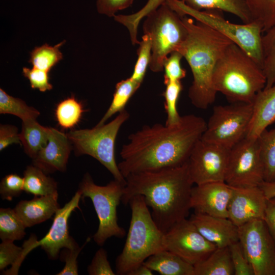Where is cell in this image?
Here are the masks:
<instances>
[{
  "mask_svg": "<svg viewBox=\"0 0 275 275\" xmlns=\"http://www.w3.org/2000/svg\"><path fill=\"white\" fill-rule=\"evenodd\" d=\"M125 179L121 202L127 205L133 197L143 196L163 233L188 215L194 183L187 161L178 166L133 173Z\"/></svg>",
  "mask_w": 275,
  "mask_h": 275,
  "instance_id": "obj_2",
  "label": "cell"
},
{
  "mask_svg": "<svg viewBox=\"0 0 275 275\" xmlns=\"http://www.w3.org/2000/svg\"><path fill=\"white\" fill-rule=\"evenodd\" d=\"M141 84L129 77L118 82L115 88L112 102L104 116L96 125L100 126L116 113L125 109V107L132 96L140 87Z\"/></svg>",
  "mask_w": 275,
  "mask_h": 275,
  "instance_id": "obj_28",
  "label": "cell"
},
{
  "mask_svg": "<svg viewBox=\"0 0 275 275\" xmlns=\"http://www.w3.org/2000/svg\"><path fill=\"white\" fill-rule=\"evenodd\" d=\"M189 219L200 233L217 248L228 247L239 241L238 227L228 218L194 212Z\"/></svg>",
  "mask_w": 275,
  "mask_h": 275,
  "instance_id": "obj_19",
  "label": "cell"
},
{
  "mask_svg": "<svg viewBox=\"0 0 275 275\" xmlns=\"http://www.w3.org/2000/svg\"><path fill=\"white\" fill-rule=\"evenodd\" d=\"M23 247H19L11 240H2L0 244V270H3L9 265L10 269L5 274H18L19 268L23 260Z\"/></svg>",
  "mask_w": 275,
  "mask_h": 275,
  "instance_id": "obj_35",
  "label": "cell"
},
{
  "mask_svg": "<svg viewBox=\"0 0 275 275\" xmlns=\"http://www.w3.org/2000/svg\"><path fill=\"white\" fill-rule=\"evenodd\" d=\"M12 144H21L20 133L14 125L1 124L0 126V151Z\"/></svg>",
  "mask_w": 275,
  "mask_h": 275,
  "instance_id": "obj_46",
  "label": "cell"
},
{
  "mask_svg": "<svg viewBox=\"0 0 275 275\" xmlns=\"http://www.w3.org/2000/svg\"><path fill=\"white\" fill-rule=\"evenodd\" d=\"M187 7L198 11L214 10L230 13L243 23L252 22L251 15L244 0H178Z\"/></svg>",
  "mask_w": 275,
  "mask_h": 275,
  "instance_id": "obj_23",
  "label": "cell"
},
{
  "mask_svg": "<svg viewBox=\"0 0 275 275\" xmlns=\"http://www.w3.org/2000/svg\"><path fill=\"white\" fill-rule=\"evenodd\" d=\"M206 127L201 117H181L176 123L144 125L130 134L123 145L119 169L125 177L130 174L176 167L186 162Z\"/></svg>",
  "mask_w": 275,
  "mask_h": 275,
  "instance_id": "obj_1",
  "label": "cell"
},
{
  "mask_svg": "<svg viewBox=\"0 0 275 275\" xmlns=\"http://www.w3.org/2000/svg\"><path fill=\"white\" fill-rule=\"evenodd\" d=\"M126 110L119 112L112 121L91 129L71 130L66 134L76 156L88 155L101 163L116 179L126 184L115 156V144L122 125L129 119Z\"/></svg>",
  "mask_w": 275,
  "mask_h": 275,
  "instance_id": "obj_6",
  "label": "cell"
},
{
  "mask_svg": "<svg viewBox=\"0 0 275 275\" xmlns=\"http://www.w3.org/2000/svg\"><path fill=\"white\" fill-rule=\"evenodd\" d=\"M252 112V103L215 106L201 139L230 149L246 136Z\"/></svg>",
  "mask_w": 275,
  "mask_h": 275,
  "instance_id": "obj_10",
  "label": "cell"
},
{
  "mask_svg": "<svg viewBox=\"0 0 275 275\" xmlns=\"http://www.w3.org/2000/svg\"><path fill=\"white\" fill-rule=\"evenodd\" d=\"M125 184L114 179L106 185L95 184L87 173L79 184L81 199H91L97 214L99 226L93 236L98 245H103L112 237L123 238L126 231L118 223L117 208L121 201Z\"/></svg>",
  "mask_w": 275,
  "mask_h": 275,
  "instance_id": "obj_8",
  "label": "cell"
},
{
  "mask_svg": "<svg viewBox=\"0 0 275 275\" xmlns=\"http://www.w3.org/2000/svg\"><path fill=\"white\" fill-rule=\"evenodd\" d=\"M258 141L263 170L264 181H275V127L263 131Z\"/></svg>",
  "mask_w": 275,
  "mask_h": 275,
  "instance_id": "obj_27",
  "label": "cell"
},
{
  "mask_svg": "<svg viewBox=\"0 0 275 275\" xmlns=\"http://www.w3.org/2000/svg\"><path fill=\"white\" fill-rule=\"evenodd\" d=\"M259 186L263 191L267 199L275 197V182H267L263 181L259 185Z\"/></svg>",
  "mask_w": 275,
  "mask_h": 275,
  "instance_id": "obj_48",
  "label": "cell"
},
{
  "mask_svg": "<svg viewBox=\"0 0 275 275\" xmlns=\"http://www.w3.org/2000/svg\"><path fill=\"white\" fill-rule=\"evenodd\" d=\"M232 187L225 182H212L193 186L190 207L195 213L228 218Z\"/></svg>",
  "mask_w": 275,
  "mask_h": 275,
  "instance_id": "obj_17",
  "label": "cell"
},
{
  "mask_svg": "<svg viewBox=\"0 0 275 275\" xmlns=\"http://www.w3.org/2000/svg\"><path fill=\"white\" fill-rule=\"evenodd\" d=\"M49 127L40 124L36 119L22 121L20 139L24 152L34 159L47 144Z\"/></svg>",
  "mask_w": 275,
  "mask_h": 275,
  "instance_id": "obj_24",
  "label": "cell"
},
{
  "mask_svg": "<svg viewBox=\"0 0 275 275\" xmlns=\"http://www.w3.org/2000/svg\"><path fill=\"white\" fill-rule=\"evenodd\" d=\"M128 204L131 211L129 227L115 263L116 273L119 275H128L150 256L164 250V233L153 220L144 197L134 196Z\"/></svg>",
  "mask_w": 275,
  "mask_h": 275,
  "instance_id": "obj_5",
  "label": "cell"
},
{
  "mask_svg": "<svg viewBox=\"0 0 275 275\" xmlns=\"http://www.w3.org/2000/svg\"><path fill=\"white\" fill-rule=\"evenodd\" d=\"M234 275H255L253 268L247 259L239 241L229 246Z\"/></svg>",
  "mask_w": 275,
  "mask_h": 275,
  "instance_id": "obj_41",
  "label": "cell"
},
{
  "mask_svg": "<svg viewBox=\"0 0 275 275\" xmlns=\"http://www.w3.org/2000/svg\"><path fill=\"white\" fill-rule=\"evenodd\" d=\"M231 187L228 218L238 227L254 220H264L267 199L261 187Z\"/></svg>",
  "mask_w": 275,
  "mask_h": 275,
  "instance_id": "obj_16",
  "label": "cell"
},
{
  "mask_svg": "<svg viewBox=\"0 0 275 275\" xmlns=\"http://www.w3.org/2000/svg\"><path fill=\"white\" fill-rule=\"evenodd\" d=\"M144 263L153 271L161 275H194L193 265L167 250L154 254Z\"/></svg>",
  "mask_w": 275,
  "mask_h": 275,
  "instance_id": "obj_22",
  "label": "cell"
},
{
  "mask_svg": "<svg viewBox=\"0 0 275 275\" xmlns=\"http://www.w3.org/2000/svg\"><path fill=\"white\" fill-rule=\"evenodd\" d=\"M165 2L181 16H190L229 38L263 68L262 32L256 23H233L225 19L220 11H198L178 0H166Z\"/></svg>",
  "mask_w": 275,
  "mask_h": 275,
  "instance_id": "obj_9",
  "label": "cell"
},
{
  "mask_svg": "<svg viewBox=\"0 0 275 275\" xmlns=\"http://www.w3.org/2000/svg\"><path fill=\"white\" fill-rule=\"evenodd\" d=\"M62 41L54 46L44 44L36 47L30 53L29 62L33 67L49 72L51 68L63 59L60 48L64 43Z\"/></svg>",
  "mask_w": 275,
  "mask_h": 275,
  "instance_id": "obj_33",
  "label": "cell"
},
{
  "mask_svg": "<svg viewBox=\"0 0 275 275\" xmlns=\"http://www.w3.org/2000/svg\"><path fill=\"white\" fill-rule=\"evenodd\" d=\"M264 221L275 241V197L267 199Z\"/></svg>",
  "mask_w": 275,
  "mask_h": 275,
  "instance_id": "obj_47",
  "label": "cell"
},
{
  "mask_svg": "<svg viewBox=\"0 0 275 275\" xmlns=\"http://www.w3.org/2000/svg\"><path fill=\"white\" fill-rule=\"evenodd\" d=\"M26 228L14 209H0V238L2 240H20L25 235Z\"/></svg>",
  "mask_w": 275,
  "mask_h": 275,
  "instance_id": "obj_29",
  "label": "cell"
},
{
  "mask_svg": "<svg viewBox=\"0 0 275 275\" xmlns=\"http://www.w3.org/2000/svg\"><path fill=\"white\" fill-rule=\"evenodd\" d=\"M262 36L263 71L266 82L264 88L275 85V24Z\"/></svg>",
  "mask_w": 275,
  "mask_h": 275,
  "instance_id": "obj_32",
  "label": "cell"
},
{
  "mask_svg": "<svg viewBox=\"0 0 275 275\" xmlns=\"http://www.w3.org/2000/svg\"><path fill=\"white\" fill-rule=\"evenodd\" d=\"M263 181L258 139L245 136L230 150L225 182L245 187L259 186Z\"/></svg>",
  "mask_w": 275,
  "mask_h": 275,
  "instance_id": "obj_11",
  "label": "cell"
},
{
  "mask_svg": "<svg viewBox=\"0 0 275 275\" xmlns=\"http://www.w3.org/2000/svg\"><path fill=\"white\" fill-rule=\"evenodd\" d=\"M84 112L82 104L71 96L57 105L55 115L59 125L63 128L68 129L78 123Z\"/></svg>",
  "mask_w": 275,
  "mask_h": 275,
  "instance_id": "obj_34",
  "label": "cell"
},
{
  "mask_svg": "<svg viewBox=\"0 0 275 275\" xmlns=\"http://www.w3.org/2000/svg\"><path fill=\"white\" fill-rule=\"evenodd\" d=\"M163 242L164 250L176 254L194 266L217 248L186 218L176 223L164 233Z\"/></svg>",
  "mask_w": 275,
  "mask_h": 275,
  "instance_id": "obj_13",
  "label": "cell"
},
{
  "mask_svg": "<svg viewBox=\"0 0 275 275\" xmlns=\"http://www.w3.org/2000/svg\"><path fill=\"white\" fill-rule=\"evenodd\" d=\"M153 271L144 263L131 271L128 275H153Z\"/></svg>",
  "mask_w": 275,
  "mask_h": 275,
  "instance_id": "obj_49",
  "label": "cell"
},
{
  "mask_svg": "<svg viewBox=\"0 0 275 275\" xmlns=\"http://www.w3.org/2000/svg\"><path fill=\"white\" fill-rule=\"evenodd\" d=\"M275 182V181H274Z\"/></svg>",
  "mask_w": 275,
  "mask_h": 275,
  "instance_id": "obj_50",
  "label": "cell"
},
{
  "mask_svg": "<svg viewBox=\"0 0 275 275\" xmlns=\"http://www.w3.org/2000/svg\"><path fill=\"white\" fill-rule=\"evenodd\" d=\"M139 44L137 61L133 73L130 77L142 84L151 60L152 44L149 36L144 34Z\"/></svg>",
  "mask_w": 275,
  "mask_h": 275,
  "instance_id": "obj_38",
  "label": "cell"
},
{
  "mask_svg": "<svg viewBox=\"0 0 275 275\" xmlns=\"http://www.w3.org/2000/svg\"><path fill=\"white\" fill-rule=\"evenodd\" d=\"M229 246L217 248L206 259L194 266V275H234Z\"/></svg>",
  "mask_w": 275,
  "mask_h": 275,
  "instance_id": "obj_25",
  "label": "cell"
},
{
  "mask_svg": "<svg viewBox=\"0 0 275 275\" xmlns=\"http://www.w3.org/2000/svg\"><path fill=\"white\" fill-rule=\"evenodd\" d=\"M134 0H96V8L100 14L114 17L119 11L130 7Z\"/></svg>",
  "mask_w": 275,
  "mask_h": 275,
  "instance_id": "obj_45",
  "label": "cell"
},
{
  "mask_svg": "<svg viewBox=\"0 0 275 275\" xmlns=\"http://www.w3.org/2000/svg\"><path fill=\"white\" fill-rule=\"evenodd\" d=\"M0 114H11L17 116L22 121L36 119L40 112L30 106L20 98L14 97L0 89Z\"/></svg>",
  "mask_w": 275,
  "mask_h": 275,
  "instance_id": "obj_31",
  "label": "cell"
},
{
  "mask_svg": "<svg viewBox=\"0 0 275 275\" xmlns=\"http://www.w3.org/2000/svg\"><path fill=\"white\" fill-rule=\"evenodd\" d=\"M24 179L16 174L6 175L0 183V195L2 199L11 201L20 196L24 191Z\"/></svg>",
  "mask_w": 275,
  "mask_h": 275,
  "instance_id": "obj_40",
  "label": "cell"
},
{
  "mask_svg": "<svg viewBox=\"0 0 275 275\" xmlns=\"http://www.w3.org/2000/svg\"><path fill=\"white\" fill-rule=\"evenodd\" d=\"M90 275H115L107 258L105 249L100 248L95 253L90 264L87 268Z\"/></svg>",
  "mask_w": 275,
  "mask_h": 275,
  "instance_id": "obj_42",
  "label": "cell"
},
{
  "mask_svg": "<svg viewBox=\"0 0 275 275\" xmlns=\"http://www.w3.org/2000/svg\"><path fill=\"white\" fill-rule=\"evenodd\" d=\"M213 85L232 103H252L266 79L262 68L234 43L224 50L215 66Z\"/></svg>",
  "mask_w": 275,
  "mask_h": 275,
  "instance_id": "obj_4",
  "label": "cell"
},
{
  "mask_svg": "<svg viewBox=\"0 0 275 275\" xmlns=\"http://www.w3.org/2000/svg\"><path fill=\"white\" fill-rule=\"evenodd\" d=\"M22 73L29 80L32 89H38L41 92L52 89V85L49 82L48 72L35 67L31 69L23 67Z\"/></svg>",
  "mask_w": 275,
  "mask_h": 275,
  "instance_id": "obj_43",
  "label": "cell"
},
{
  "mask_svg": "<svg viewBox=\"0 0 275 275\" xmlns=\"http://www.w3.org/2000/svg\"><path fill=\"white\" fill-rule=\"evenodd\" d=\"M252 105V116L246 137L257 139L275 122V85L259 91Z\"/></svg>",
  "mask_w": 275,
  "mask_h": 275,
  "instance_id": "obj_21",
  "label": "cell"
},
{
  "mask_svg": "<svg viewBox=\"0 0 275 275\" xmlns=\"http://www.w3.org/2000/svg\"><path fill=\"white\" fill-rule=\"evenodd\" d=\"M182 20L187 35L177 51L186 60L192 72L193 80L188 96L194 106L206 109L214 102L217 94L212 81L215 66L224 50L233 42L187 15L183 16Z\"/></svg>",
  "mask_w": 275,
  "mask_h": 275,
  "instance_id": "obj_3",
  "label": "cell"
},
{
  "mask_svg": "<svg viewBox=\"0 0 275 275\" xmlns=\"http://www.w3.org/2000/svg\"><path fill=\"white\" fill-rule=\"evenodd\" d=\"M81 194L78 190L71 199L54 214L51 226L46 235L37 240L35 235H32L23 244L25 253L28 255L31 251L40 246L52 260L57 259L62 249H74L79 245L69 233L68 219L75 209H79V203Z\"/></svg>",
  "mask_w": 275,
  "mask_h": 275,
  "instance_id": "obj_15",
  "label": "cell"
},
{
  "mask_svg": "<svg viewBox=\"0 0 275 275\" xmlns=\"http://www.w3.org/2000/svg\"><path fill=\"white\" fill-rule=\"evenodd\" d=\"M230 150L200 139L187 161L194 184L225 182Z\"/></svg>",
  "mask_w": 275,
  "mask_h": 275,
  "instance_id": "obj_14",
  "label": "cell"
},
{
  "mask_svg": "<svg viewBox=\"0 0 275 275\" xmlns=\"http://www.w3.org/2000/svg\"><path fill=\"white\" fill-rule=\"evenodd\" d=\"M88 237L81 247L74 249H63L60 252V258L65 263L63 268L57 275H77L78 274L77 258L82 249L89 241Z\"/></svg>",
  "mask_w": 275,
  "mask_h": 275,
  "instance_id": "obj_44",
  "label": "cell"
},
{
  "mask_svg": "<svg viewBox=\"0 0 275 275\" xmlns=\"http://www.w3.org/2000/svg\"><path fill=\"white\" fill-rule=\"evenodd\" d=\"M183 58L178 51L171 52L164 60V83L169 81H181L186 76V72L182 68L180 62Z\"/></svg>",
  "mask_w": 275,
  "mask_h": 275,
  "instance_id": "obj_39",
  "label": "cell"
},
{
  "mask_svg": "<svg viewBox=\"0 0 275 275\" xmlns=\"http://www.w3.org/2000/svg\"><path fill=\"white\" fill-rule=\"evenodd\" d=\"M166 89L162 94L164 98V109L167 113L165 124L171 125L177 123L181 116L177 111V104L183 87L181 81H169L164 83Z\"/></svg>",
  "mask_w": 275,
  "mask_h": 275,
  "instance_id": "obj_37",
  "label": "cell"
},
{
  "mask_svg": "<svg viewBox=\"0 0 275 275\" xmlns=\"http://www.w3.org/2000/svg\"><path fill=\"white\" fill-rule=\"evenodd\" d=\"M24 191L35 196H42L58 193L57 182L42 170L28 166L23 173Z\"/></svg>",
  "mask_w": 275,
  "mask_h": 275,
  "instance_id": "obj_26",
  "label": "cell"
},
{
  "mask_svg": "<svg viewBox=\"0 0 275 275\" xmlns=\"http://www.w3.org/2000/svg\"><path fill=\"white\" fill-rule=\"evenodd\" d=\"M72 146L66 134L49 127L46 145L33 159V164L47 174L57 171L64 172Z\"/></svg>",
  "mask_w": 275,
  "mask_h": 275,
  "instance_id": "obj_18",
  "label": "cell"
},
{
  "mask_svg": "<svg viewBox=\"0 0 275 275\" xmlns=\"http://www.w3.org/2000/svg\"><path fill=\"white\" fill-rule=\"evenodd\" d=\"M252 22L261 28L262 33L275 24V0H244Z\"/></svg>",
  "mask_w": 275,
  "mask_h": 275,
  "instance_id": "obj_30",
  "label": "cell"
},
{
  "mask_svg": "<svg viewBox=\"0 0 275 275\" xmlns=\"http://www.w3.org/2000/svg\"><path fill=\"white\" fill-rule=\"evenodd\" d=\"M58 193L35 196L30 200H22L14 208L26 228L49 219L60 208Z\"/></svg>",
  "mask_w": 275,
  "mask_h": 275,
  "instance_id": "obj_20",
  "label": "cell"
},
{
  "mask_svg": "<svg viewBox=\"0 0 275 275\" xmlns=\"http://www.w3.org/2000/svg\"><path fill=\"white\" fill-rule=\"evenodd\" d=\"M182 16L164 2L146 16L143 25L144 34L151 38V60L149 67L153 72L163 70V62L177 51L185 40L187 29Z\"/></svg>",
  "mask_w": 275,
  "mask_h": 275,
  "instance_id": "obj_7",
  "label": "cell"
},
{
  "mask_svg": "<svg viewBox=\"0 0 275 275\" xmlns=\"http://www.w3.org/2000/svg\"><path fill=\"white\" fill-rule=\"evenodd\" d=\"M239 241L255 275H275V241L263 219L238 227Z\"/></svg>",
  "mask_w": 275,
  "mask_h": 275,
  "instance_id": "obj_12",
  "label": "cell"
},
{
  "mask_svg": "<svg viewBox=\"0 0 275 275\" xmlns=\"http://www.w3.org/2000/svg\"><path fill=\"white\" fill-rule=\"evenodd\" d=\"M166 0H148L145 5L137 12L129 15H116L114 19L125 26L128 30L130 39L136 40L138 28L142 19L155 10Z\"/></svg>",
  "mask_w": 275,
  "mask_h": 275,
  "instance_id": "obj_36",
  "label": "cell"
}]
</instances>
